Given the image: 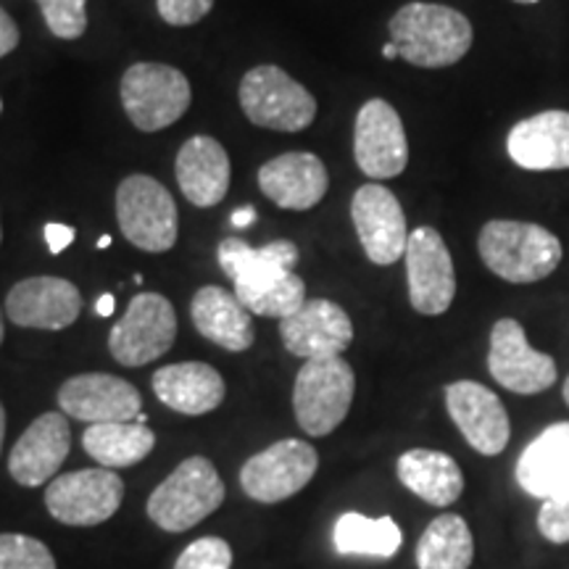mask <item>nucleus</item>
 Instances as JSON below:
<instances>
[{"instance_id":"29","label":"nucleus","mask_w":569,"mask_h":569,"mask_svg":"<svg viewBox=\"0 0 569 569\" xmlns=\"http://www.w3.org/2000/svg\"><path fill=\"white\" fill-rule=\"evenodd\" d=\"M332 543L340 557L390 559L401 551L403 536L393 517L372 519L359 511H346L332 528Z\"/></svg>"},{"instance_id":"16","label":"nucleus","mask_w":569,"mask_h":569,"mask_svg":"<svg viewBox=\"0 0 569 569\" xmlns=\"http://www.w3.org/2000/svg\"><path fill=\"white\" fill-rule=\"evenodd\" d=\"M61 415L80 422H132L142 415V396L132 382L106 372L69 377L59 388Z\"/></svg>"},{"instance_id":"45","label":"nucleus","mask_w":569,"mask_h":569,"mask_svg":"<svg viewBox=\"0 0 569 569\" xmlns=\"http://www.w3.org/2000/svg\"><path fill=\"white\" fill-rule=\"evenodd\" d=\"M515 3H522V6H532V3H538V0H515Z\"/></svg>"},{"instance_id":"10","label":"nucleus","mask_w":569,"mask_h":569,"mask_svg":"<svg viewBox=\"0 0 569 569\" xmlns=\"http://www.w3.org/2000/svg\"><path fill=\"white\" fill-rule=\"evenodd\" d=\"M319 469L317 448L306 440L284 438L251 457L240 469V488L259 503H280L301 493Z\"/></svg>"},{"instance_id":"18","label":"nucleus","mask_w":569,"mask_h":569,"mask_svg":"<svg viewBox=\"0 0 569 569\" xmlns=\"http://www.w3.org/2000/svg\"><path fill=\"white\" fill-rule=\"evenodd\" d=\"M282 346L303 361L340 356L353 343V322L338 303L311 298L296 315L280 319Z\"/></svg>"},{"instance_id":"11","label":"nucleus","mask_w":569,"mask_h":569,"mask_svg":"<svg viewBox=\"0 0 569 569\" xmlns=\"http://www.w3.org/2000/svg\"><path fill=\"white\" fill-rule=\"evenodd\" d=\"M177 315L161 293H138L113 325L109 351L122 367H146L174 346Z\"/></svg>"},{"instance_id":"7","label":"nucleus","mask_w":569,"mask_h":569,"mask_svg":"<svg viewBox=\"0 0 569 569\" xmlns=\"http://www.w3.org/2000/svg\"><path fill=\"white\" fill-rule=\"evenodd\" d=\"M238 96L248 122L264 130L301 132L317 117V98L272 63L248 71Z\"/></svg>"},{"instance_id":"33","label":"nucleus","mask_w":569,"mask_h":569,"mask_svg":"<svg viewBox=\"0 0 569 569\" xmlns=\"http://www.w3.org/2000/svg\"><path fill=\"white\" fill-rule=\"evenodd\" d=\"M232 549L224 538H198L177 557L174 569H230Z\"/></svg>"},{"instance_id":"31","label":"nucleus","mask_w":569,"mask_h":569,"mask_svg":"<svg viewBox=\"0 0 569 569\" xmlns=\"http://www.w3.org/2000/svg\"><path fill=\"white\" fill-rule=\"evenodd\" d=\"M0 569H59L51 549L38 538L0 532Z\"/></svg>"},{"instance_id":"41","label":"nucleus","mask_w":569,"mask_h":569,"mask_svg":"<svg viewBox=\"0 0 569 569\" xmlns=\"http://www.w3.org/2000/svg\"><path fill=\"white\" fill-rule=\"evenodd\" d=\"M382 56H386V59H388V61H393V59H398V51H396V46H393V42H388V46H386V48H382Z\"/></svg>"},{"instance_id":"20","label":"nucleus","mask_w":569,"mask_h":569,"mask_svg":"<svg viewBox=\"0 0 569 569\" xmlns=\"http://www.w3.org/2000/svg\"><path fill=\"white\" fill-rule=\"evenodd\" d=\"M71 430L67 415L46 411L21 432L11 448L9 475L19 486L40 488L51 482L69 457Z\"/></svg>"},{"instance_id":"9","label":"nucleus","mask_w":569,"mask_h":569,"mask_svg":"<svg viewBox=\"0 0 569 569\" xmlns=\"http://www.w3.org/2000/svg\"><path fill=\"white\" fill-rule=\"evenodd\" d=\"M124 501V482L113 469H77L59 475L46 488V509L69 528H92L117 515Z\"/></svg>"},{"instance_id":"37","label":"nucleus","mask_w":569,"mask_h":569,"mask_svg":"<svg viewBox=\"0 0 569 569\" xmlns=\"http://www.w3.org/2000/svg\"><path fill=\"white\" fill-rule=\"evenodd\" d=\"M17 46H19L17 21L11 19L9 11L0 9V59H3V56H9Z\"/></svg>"},{"instance_id":"39","label":"nucleus","mask_w":569,"mask_h":569,"mask_svg":"<svg viewBox=\"0 0 569 569\" xmlns=\"http://www.w3.org/2000/svg\"><path fill=\"white\" fill-rule=\"evenodd\" d=\"M113 303H117V301H113V296L111 293H103L96 301V315L98 317H111L113 315Z\"/></svg>"},{"instance_id":"8","label":"nucleus","mask_w":569,"mask_h":569,"mask_svg":"<svg viewBox=\"0 0 569 569\" xmlns=\"http://www.w3.org/2000/svg\"><path fill=\"white\" fill-rule=\"evenodd\" d=\"M117 219L124 238L146 253H167L177 243V203L159 180L130 174L117 188Z\"/></svg>"},{"instance_id":"30","label":"nucleus","mask_w":569,"mask_h":569,"mask_svg":"<svg viewBox=\"0 0 569 569\" xmlns=\"http://www.w3.org/2000/svg\"><path fill=\"white\" fill-rule=\"evenodd\" d=\"M475 559V538L467 519L440 515L427 525L417 543L419 569H469Z\"/></svg>"},{"instance_id":"27","label":"nucleus","mask_w":569,"mask_h":569,"mask_svg":"<svg viewBox=\"0 0 569 569\" xmlns=\"http://www.w3.org/2000/svg\"><path fill=\"white\" fill-rule=\"evenodd\" d=\"M396 472L403 488H409L430 507H451L465 493V475L443 451L411 448L398 457Z\"/></svg>"},{"instance_id":"43","label":"nucleus","mask_w":569,"mask_h":569,"mask_svg":"<svg viewBox=\"0 0 569 569\" xmlns=\"http://www.w3.org/2000/svg\"><path fill=\"white\" fill-rule=\"evenodd\" d=\"M3 336H6V330H3V315H0V346H3Z\"/></svg>"},{"instance_id":"38","label":"nucleus","mask_w":569,"mask_h":569,"mask_svg":"<svg viewBox=\"0 0 569 569\" xmlns=\"http://www.w3.org/2000/svg\"><path fill=\"white\" fill-rule=\"evenodd\" d=\"M253 219H256V211L251 209V206H246V209L232 211L230 222H232V227H248V224H253Z\"/></svg>"},{"instance_id":"15","label":"nucleus","mask_w":569,"mask_h":569,"mask_svg":"<svg viewBox=\"0 0 569 569\" xmlns=\"http://www.w3.org/2000/svg\"><path fill=\"white\" fill-rule=\"evenodd\" d=\"M351 219L367 259L377 267H390L407 253L409 230L401 203L386 184H361L351 201Z\"/></svg>"},{"instance_id":"12","label":"nucleus","mask_w":569,"mask_h":569,"mask_svg":"<svg viewBox=\"0 0 569 569\" xmlns=\"http://www.w3.org/2000/svg\"><path fill=\"white\" fill-rule=\"evenodd\" d=\"M490 377L501 388L519 396H536L557 382V361L530 346L525 327L517 319H498L490 330L488 351Z\"/></svg>"},{"instance_id":"21","label":"nucleus","mask_w":569,"mask_h":569,"mask_svg":"<svg viewBox=\"0 0 569 569\" xmlns=\"http://www.w3.org/2000/svg\"><path fill=\"white\" fill-rule=\"evenodd\" d=\"M259 188L280 209L309 211L327 196L330 177L319 156L290 151L259 169Z\"/></svg>"},{"instance_id":"19","label":"nucleus","mask_w":569,"mask_h":569,"mask_svg":"<svg viewBox=\"0 0 569 569\" xmlns=\"http://www.w3.org/2000/svg\"><path fill=\"white\" fill-rule=\"evenodd\" d=\"M80 311V290L61 277H30L13 284L6 296V315L11 322L32 330H67Z\"/></svg>"},{"instance_id":"44","label":"nucleus","mask_w":569,"mask_h":569,"mask_svg":"<svg viewBox=\"0 0 569 569\" xmlns=\"http://www.w3.org/2000/svg\"><path fill=\"white\" fill-rule=\"evenodd\" d=\"M565 401H567V407H569V377H567V382H565Z\"/></svg>"},{"instance_id":"28","label":"nucleus","mask_w":569,"mask_h":569,"mask_svg":"<svg viewBox=\"0 0 569 569\" xmlns=\"http://www.w3.org/2000/svg\"><path fill=\"white\" fill-rule=\"evenodd\" d=\"M84 451L106 469H124L138 465L156 448V436L142 422L90 425L82 436Z\"/></svg>"},{"instance_id":"13","label":"nucleus","mask_w":569,"mask_h":569,"mask_svg":"<svg viewBox=\"0 0 569 569\" xmlns=\"http://www.w3.org/2000/svg\"><path fill=\"white\" fill-rule=\"evenodd\" d=\"M409 301L417 315L440 317L451 309L457 296V272L446 240L436 227H417L407 243Z\"/></svg>"},{"instance_id":"35","label":"nucleus","mask_w":569,"mask_h":569,"mask_svg":"<svg viewBox=\"0 0 569 569\" xmlns=\"http://www.w3.org/2000/svg\"><path fill=\"white\" fill-rule=\"evenodd\" d=\"M159 17L172 27H193L213 9V0H156Z\"/></svg>"},{"instance_id":"32","label":"nucleus","mask_w":569,"mask_h":569,"mask_svg":"<svg viewBox=\"0 0 569 569\" xmlns=\"http://www.w3.org/2000/svg\"><path fill=\"white\" fill-rule=\"evenodd\" d=\"M48 30L61 40H77L88 30V0H38Z\"/></svg>"},{"instance_id":"2","label":"nucleus","mask_w":569,"mask_h":569,"mask_svg":"<svg viewBox=\"0 0 569 569\" xmlns=\"http://www.w3.org/2000/svg\"><path fill=\"white\" fill-rule=\"evenodd\" d=\"M398 59L419 69H446L469 53L475 30L465 13L440 3H407L388 21Z\"/></svg>"},{"instance_id":"42","label":"nucleus","mask_w":569,"mask_h":569,"mask_svg":"<svg viewBox=\"0 0 569 569\" xmlns=\"http://www.w3.org/2000/svg\"><path fill=\"white\" fill-rule=\"evenodd\" d=\"M111 246V234H103L101 240H98V248H109Z\"/></svg>"},{"instance_id":"46","label":"nucleus","mask_w":569,"mask_h":569,"mask_svg":"<svg viewBox=\"0 0 569 569\" xmlns=\"http://www.w3.org/2000/svg\"><path fill=\"white\" fill-rule=\"evenodd\" d=\"M0 243H3V224H0Z\"/></svg>"},{"instance_id":"24","label":"nucleus","mask_w":569,"mask_h":569,"mask_svg":"<svg viewBox=\"0 0 569 569\" xmlns=\"http://www.w3.org/2000/svg\"><path fill=\"white\" fill-rule=\"evenodd\" d=\"M153 393L177 415L201 417L224 401V377L203 361H180L153 375Z\"/></svg>"},{"instance_id":"26","label":"nucleus","mask_w":569,"mask_h":569,"mask_svg":"<svg viewBox=\"0 0 569 569\" xmlns=\"http://www.w3.org/2000/svg\"><path fill=\"white\" fill-rule=\"evenodd\" d=\"M196 330L213 346L230 353H243L253 346L251 311L238 301V296L227 293L219 284H206L190 303Z\"/></svg>"},{"instance_id":"1","label":"nucleus","mask_w":569,"mask_h":569,"mask_svg":"<svg viewBox=\"0 0 569 569\" xmlns=\"http://www.w3.org/2000/svg\"><path fill=\"white\" fill-rule=\"evenodd\" d=\"M219 264L251 315L288 319L306 303V284L293 272L298 248L290 240L253 248L240 238H227L219 243Z\"/></svg>"},{"instance_id":"14","label":"nucleus","mask_w":569,"mask_h":569,"mask_svg":"<svg viewBox=\"0 0 569 569\" xmlns=\"http://www.w3.org/2000/svg\"><path fill=\"white\" fill-rule=\"evenodd\" d=\"M353 156L369 180H393L409 163V140L398 111L372 98L356 113Z\"/></svg>"},{"instance_id":"47","label":"nucleus","mask_w":569,"mask_h":569,"mask_svg":"<svg viewBox=\"0 0 569 569\" xmlns=\"http://www.w3.org/2000/svg\"><path fill=\"white\" fill-rule=\"evenodd\" d=\"M0 111H3V98H0Z\"/></svg>"},{"instance_id":"5","label":"nucleus","mask_w":569,"mask_h":569,"mask_svg":"<svg viewBox=\"0 0 569 569\" xmlns=\"http://www.w3.org/2000/svg\"><path fill=\"white\" fill-rule=\"evenodd\" d=\"M356 377L343 356L303 361L293 386L298 427L311 438H325L343 425L353 403Z\"/></svg>"},{"instance_id":"40","label":"nucleus","mask_w":569,"mask_h":569,"mask_svg":"<svg viewBox=\"0 0 569 569\" xmlns=\"http://www.w3.org/2000/svg\"><path fill=\"white\" fill-rule=\"evenodd\" d=\"M3 440H6V409L0 403V451H3Z\"/></svg>"},{"instance_id":"4","label":"nucleus","mask_w":569,"mask_h":569,"mask_svg":"<svg viewBox=\"0 0 569 569\" xmlns=\"http://www.w3.org/2000/svg\"><path fill=\"white\" fill-rule=\"evenodd\" d=\"M224 503V482L206 457H190L159 482L148 498V517L167 532H184L201 525Z\"/></svg>"},{"instance_id":"34","label":"nucleus","mask_w":569,"mask_h":569,"mask_svg":"<svg viewBox=\"0 0 569 569\" xmlns=\"http://www.w3.org/2000/svg\"><path fill=\"white\" fill-rule=\"evenodd\" d=\"M538 532L553 546L569 543V488L540 503Z\"/></svg>"},{"instance_id":"3","label":"nucleus","mask_w":569,"mask_h":569,"mask_svg":"<svg viewBox=\"0 0 569 569\" xmlns=\"http://www.w3.org/2000/svg\"><path fill=\"white\" fill-rule=\"evenodd\" d=\"M478 251L482 264L511 284L546 280L557 272L561 261L557 234L540 224L511 222V219H493L482 224Z\"/></svg>"},{"instance_id":"23","label":"nucleus","mask_w":569,"mask_h":569,"mask_svg":"<svg viewBox=\"0 0 569 569\" xmlns=\"http://www.w3.org/2000/svg\"><path fill=\"white\" fill-rule=\"evenodd\" d=\"M507 151L530 172L569 169V111H543L511 127Z\"/></svg>"},{"instance_id":"6","label":"nucleus","mask_w":569,"mask_h":569,"mask_svg":"<svg viewBox=\"0 0 569 569\" xmlns=\"http://www.w3.org/2000/svg\"><path fill=\"white\" fill-rule=\"evenodd\" d=\"M119 96L127 117L140 132H161L184 117L193 90L180 69L140 61L124 71Z\"/></svg>"},{"instance_id":"25","label":"nucleus","mask_w":569,"mask_h":569,"mask_svg":"<svg viewBox=\"0 0 569 569\" xmlns=\"http://www.w3.org/2000/svg\"><path fill=\"white\" fill-rule=\"evenodd\" d=\"M517 482L540 501L569 488V422L546 427L525 446L517 461Z\"/></svg>"},{"instance_id":"22","label":"nucleus","mask_w":569,"mask_h":569,"mask_svg":"<svg viewBox=\"0 0 569 569\" xmlns=\"http://www.w3.org/2000/svg\"><path fill=\"white\" fill-rule=\"evenodd\" d=\"M174 174L190 203L198 209H211L222 203L230 190V156L219 140L196 134L177 153Z\"/></svg>"},{"instance_id":"17","label":"nucleus","mask_w":569,"mask_h":569,"mask_svg":"<svg viewBox=\"0 0 569 569\" xmlns=\"http://www.w3.org/2000/svg\"><path fill=\"white\" fill-rule=\"evenodd\" d=\"M446 409L467 443L482 457H498L509 446V415L490 388L472 380L451 382L446 386Z\"/></svg>"},{"instance_id":"36","label":"nucleus","mask_w":569,"mask_h":569,"mask_svg":"<svg viewBox=\"0 0 569 569\" xmlns=\"http://www.w3.org/2000/svg\"><path fill=\"white\" fill-rule=\"evenodd\" d=\"M74 230L69 224H59V222H48L46 224V243L51 248V253H63L74 240Z\"/></svg>"}]
</instances>
